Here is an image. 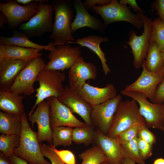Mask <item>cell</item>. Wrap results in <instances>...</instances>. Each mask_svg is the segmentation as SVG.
I'll list each match as a JSON object with an SVG mask.
<instances>
[{
    "label": "cell",
    "instance_id": "cell-1",
    "mask_svg": "<svg viewBox=\"0 0 164 164\" xmlns=\"http://www.w3.org/2000/svg\"><path fill=\"white\" fill-rule=\"evenodd\" d=\"M55 13L53 30L49 38L56 45L72 43L75 39L73 36L71 25L74 16L73 1L69 0H52Z\"/></svg>",
    "mask_w": 164,
    "mask_h": 164
},
{
    "label": "cell",
    "instance_id": "cell-2",
    "mask_svg": "<svg viewBox=\"0 0 164 164\" xmlns=\"http://www.w3.org/2000/svg\"><path fill=\"white\" fill-rule=\"evenodd\" d=\"M22 130L19 146L15 148L14 154L29 164H51L43 156L40 149L37 133L34 131L28 122L26 112L21 115Z\"/></svg>",
    "mask_w": 164,
    "mask_h": 164
},
{
    "label": "cell",
    "instance_id": "cell-3",
    "mask_svg": "<svg viewBox=\"0 0 164 164\" xmlns=\"http://www.w3.org/2000/svg\"><path fill=\"white\" fill-rule=\"evenodd\" d=\"M65 79V74L63 72L44 69L42 70L36 79L39 86L35 90L36 92L35 103L28 116L33 113L35 107L41 102L50 97H58L64 90L63 83Z\"/></svg>",
    "mask_w": 164,
    "mask_h": 164
},
{
    "label": "cell",
    "instance_id": "cell-4",
    "mask_svg": "<svg viewBox=\"0 0 164 164\" xmlns=\"http://www.w3.org/2000/svg\"><path fill=\"white\" fill-rule=\"evenodd\" d=\"M146 125L140 114L138 103L134 99L122 100L115 114L111 129L106 135L116 138L121 132L135 125Z\"/></svg>",
    "mask_w": 164,
    "mask_h": 164
},
{
    "label": "cell",
    "instance_id": "cell-5",
    "mask_svg": "<svg viewBox=\"0 0 164 164\" xmlns=\"http://www.w3.org/2000/svg\"><path fill=\"white\" fill-rule=\"evenodd\" d=\"M102 18L106 26L113 22L119 21L129 22L137 29L144 26V22L137 14H133L130 7L121 4L117 0H111L109 4L102 6L97 5L91 9Z\"/></svg>",
    "mask_w": 164,
    "mask_h": 164
},
{
    "label": "cell",
    "instance_id": "cell-6",
    "mask_svg": "<svg viewBox=\"0 0 164 164\" xmlns=\"http://www.w3.org/2000/svg\"><path fill=\"white\" fill-rule=\"evenodd\" d=\"M36 14L26 22L21 24L18 28L20 31L29 39L41 36L51 33L53 28V7L51 4L39 2Z\"/></svg>",
    "mask_w": 164,
    "mask_h": 164
},
{
    "label": "cell",
    "instance_id": "cell-7",
    "mask_svg": "<svg viewBox=\"0 0 164 164\" xmlns=\"http://www.w3.org/2000/svg\"><path fill=\"white\" fill-rule=\"evenodd\" d=\"M121 93L136 101L139 113L148 127L162 130L164 128V107L162 104L149 101L145 95L136 91L123 89Z\"/></svg>",
    "mask_w": 164,
    "mask_h": 164
},
{
    "label": "cell",
    "instance_id": "cell-8",
    "mask_svg": "<svg viewBox=\"0 0 164 164\" xmlns=\"http://www.w3.org/2000/svg\"><path fill=\"white\" fill-rule=\"evenodd\" d=\"M45 65L41 56L31 60L20 72L8 90L21 95H31L35 91L34 84L39 72L44 69Z\"/></svg>",
    "mask_w": 164,
    "mask_h": 164
},
{
    "label": "cell",
    "instance_id": "cell-9",
    "mask_svg": "<svg viewBox=\"0 0 164 164\" xmlns=\"http://www.w3.org/2000/svg\"><path fill=\"white\" fill-rule=\"evenodd\" d=\"M137 14L143 20V32L141 35L138 36L135 31H130L129 32V41L127 42L132 49L134 58L133 65L137 69L142 67L145 58L149 45L152 22V21L143 13Z\"/></svg>",
    "mask_w": 164,
    "mask_h": 164
},
{
    "label": "cell",
    "instance_id": "cell-10",
    "mask_svg": "<svg viewBox=\"0 0 164 164\" xmlns=\"http://www.w3.org/2000/svg\"><path fill=\"white\" fill-rule=\"evenodd\" d=\"M39 2H34L22 5L15 0H10L5 3L0 2V11L7 19L9 29L15 30L35 16L38 12L37 6Z\"/></svg>",
    "mask_w": 164,
    "mask_h": 164
},
{
    "label": "cell",
    "instance_id": "cell-11",
    "mask_svg": "<svg viewBox=\"0 0 164 164\" xmlns=\"http://www.w3.org/2000/svg\"><path fill=\"white\" fill-rule=\"evenodd\" d=\"M81 48L71 46L70 43L56 45L48 56L49 60L44 69L63 71L70 69L77 60L81 56Z\"/></svg>",
    "mask_w": 164,
    "mask_h": 164
},
{
    "label": "cell",
    "instance_id": "cell-12",
    "mask_svg": "<svg viewBox=\"0 0 164 164\" xmlns=\"http://www.w3.org/2000/svg\"><path fill=\"white\" fill-rule=\"evenodd\" d=\"M122 100L121 95L100 104L92 106L91 118L92 125L107 135L111 127L115 114Z\"/></svg>",
    "mask_w": 164,
    "mask_h": 164
},
{
    "label": "cell",
    "instance_id": "cell-13",
    "mask_svg": "<svg viewBox=\"0 0 164 164\" xmlns=\"http://www.w3.org/2000/svg\"><path fill=\"white\" fill-rule=\"evenodd\" d=\"M46 100L50 106L49 117L51 129L62 126L75 128L88 125L77 118L70 109L56 97H52Z\"/></svg>",
    "mask_w": 164,
    "mask_h": 164
},
{
    "label": "cell",
    "instance_id": "cell-14",
    "mask_svg": "<svg viewBox=\"0 0 164 164\" xmlns=\"http://www.w3.org/2000/svg\"><path fill=\"white\" fill-rule=\"evenodd\" d=\"M142 67V71L138 78L127 85L124 90L141 93L153 103L157 87L164 78V71L158 73L150 72L147 70L143 65Z\"/></svg>",
    "mask_w": 164,
    "mask_h": 164
},
{
    "label": "cell",
    "instance_id": "cell-15",
    "mask_svg": "<svg viewBox=\"0 0 164 164\" xmlns=\"http://www.w3.org/2000/svg\"><path fill=\"white\" fill-rule=\"evenodd\" d=\"M97 74L96 66L91 62H86L81 56L70 69L69 86L72 90L78 92L86 80L95 79Z\"/></svg>",
    "mask_w": 164,
    "mask_h": 164
},
{
    "label": "cell",
    "instance_id": "cell-16",
    "mask_svg": "<svg viewBox=\"0 0 164 164\" xmlns=\"http://www.w3.org/2000/svg\"><path fill=\"white\" fill-rule=\"evenodd\" d=\"M57 98L67 106L73 113L79 115L87 125L93 126L91 118L92 106L78 92L73 91L69 85H66L62 94Z\"/></svg>",
    "mask_w": 164,
    "mask_h": 164
},
{
    "label": "cell",
    "instance_id": "cell-17",
    "mask_svg": "<svg viewBox=\"0 0 164 164\" xmlns=\"http://www.w3.org/2000/svg\"><path fill=\"white\" fill-rule=\"evenodd\" d=\"M50 106L48 102L44 100L37 105L35 111L29 116V121L31 123L32 129L36 123L37 125V135L39 143L47 141L52 145V130L49 117Z\"/></svg>",
    "mask_w": 164,
    "mask_h": 164
},
{
    "label": "cell",
    "instance_id": "cell-18",
    "mask_svg": "<svg viewBox=\"0 0 164 164\" xmlns=\"http://www.w3.org/2000/svg\"><path fill=\"white\" fill-rule=\"evenodd\" d=\"M73 4L76 14L71 25L72 33L78 29L85 27L104 33L106 26L104 23L100 19L91 15L81 0H74Z\"/></svg>",
    "mask_w": 164,
    "mask_h": 164
},
{
    "label": "cell",
    "instance_id": "cell-19",
    "mask_svg": "<svg viewBox=\"0 0 164 164\" xmlns=\"http://www.w3.org/2000/svg\"><path fill=\"white\" fill-rule=\"evenodd\" d=\"M78 93L92 106L104 102L117 95L116 88L111 83L108 84L104 87L100 88L85 83Z\"/></svg>",
    "mask_w": 164,
    "mask_h": 164
},
{
    "label": "cell",
    "instance_id": "cell-20",
    "mask_svg": "<svg viewBox=\"0 0 164 164\" xmlns=\"http://www.w3.org/2000/svg\"><path fill=\"white\" fill-rule=\"evenodd\" d=\"M30 61L19 60L0 61V90H9L19 73Z\"/></svg>",
    "mask_w": 164,
    "mask_h": 164
},
{
    "label": "cell",
    "instance_id": "cell-21",
    "mask_svg": "<svg viewBox=\"0 0 164 164\" xmlns=\"http://www.w3.org/2000/svg\"><path fill=\"white\" fill-rule=\"evenodd\" d=\"M95 142L102 150L109 164H121L124 157L116 138L109 137L98 130Z\"/></svg>",
    "mask_w": 164,
    "mask_h": 164
},
{
    "label": "cell",
    "instance_id": "cell-22",
    "mask_svg": "<svg viewBox=\"0 0 164 164\" xmlns=\"http://www.w3.org/2000/svg\"><path fill=\"white\" fill-rule=\"evenodd\" d=\"M41 50L0 43V61L5 60H19L30 61L41 56Z\"/></svg>",
    "mask_w": 164,
    "mask_h": 164
},
{
    "label": "cell",
    "instance_id": "cell-23",
    "mask_svg": "<svg viewBox=\"0 0 164 164\" xmlns=\"http://www.w3.org/2000/svg\"><path fill=\"white\" fill-rule=\"evenodd\" d=\"M109 40V38L107 37L91 35L75 39V41L72 43L79 44L81 46L86 47L94 53L101 60L104 74L107 75L111 72V70L107 63L105 54L101 48L100 44Z\"/></svg>",
    "mask_w": 164,
    "mask_h": 164
},
{
    "label": "cell",
    "instance_id": "cell-24",
    "mask_svg": "<svg viewBox=\"0 0 164 164\" xmlns=\"http://www.w3.org/2000/svg\"><path fill=\"white\" fill-rule=\"evenodd\" d=\"M24 97L9 90H0V109L5 112L21 115L25 112Z\"/></svg>",
    "mask_w": 164,
    "mask_h": 164
},
{
    "label": "cell",
    "instance_id": "cell-25",
    "mask_svg": "<svg viewBox=\"0 0 164 164\" xmlns=\"http://www.w3.org/2000/svg\"><path fill=\"white\" fill-rule=\"evenodd\" d=\"M0 43L4 45H12L19 47L31 48L51 51L56 46L53 42L47 45L39 44L31 41L24 33L20 31H15L12 36L6 37L1 36L0 37Z\"/></svg>",
    "mask_w": 164,
    "mask_h": 164
},
{
    "label": "cell",
    "instance_id": "cell-26",
    "mask_svg": "<svg viewBox=\"0 0 164 164\" xmlns=\"http://www.w3.org/2000/svg\"><path fill=\"white\" fill-rule=\"evenodd\" d=\"M22 130L21 115L0 111V132L2 134L20 137Z\"/></svg>",
    "mask_w": 164,
    "mask_h": 164
},
{
    "label": "cell",
    "instance_id": "cell-27",
    "mask_svg": "<svg viewBox=\"0 0 164 164\" xmlns=\"http://www.w3.org/2000/svg\"><path fill=\"white\" fill-rule=\"evenodd\" d=\"M145 59L142 65L147 70L155 73L164 71L161 52L155 42L149 43Z\"/></svg>",
    "mask_w": 164,
    "mask_h": 164
},
{
    "label": "cell",
    "instance_id": "cell-28",
    "mask_svg": "<svg viewBox=\"0 0 164 164\" xmlns=\"http://www.w3.org/2000/svg\"><path fill=\"white\" fill-rule=\"evenodd\" d=\"M97 132L93 126L75 128L72 132L73 142L77 144L87 146L95 142Z\"/></svg>",
    "mask_w": 164,
    "mask_h": 164
},
{
    "label": "cell",
    "instance_id": "cell-29",
    "mask_svg": "<svg viewBox=\"0 0 164 164\" xmlns=\"http://www.w3.org/2000/svg\"><path fill=\"white\" fill-rule=\"evenodd\" d=\"M52 145L55 148L58 146H70L72 143L73 129L67 126L55 127L52 129Z\"/></svg>",
    "mask_w": 164,
    "mask_h": 164
},
{
    "label": "cell",
    "instance_id": "cell-30",
    "mask_svg": "<svg viewBox=\"0 0 164 164\" xmlns=\"http://www.w3.org/2000/svg\"><path fill=\"white\" fill-rule=\"evenodd\" d=\"M78 156L82 160L80 164H101L107 161L102 150L97 145L83 151Z\"/></svg>",
    "mask_w": 164,
    "mask_h": 164
},
{
    "label": "cell",
    "instance_id": "cell-31",
    "mask_svg": "<svg viewBox=\"0 0 164 164\" xmlns=\"http://www.w3.org/2000/svg\"><path fill=\"white\" fill-rule=\"evenodd\" d=\"M138 136L130 141L120 145L124 158L129 159L139 164H145L141 158L138 146Z\"/></svg>",
    "mask_w": 164,
    "mask_h": 164
},
{
    "label": "cell",
    "instance_id": "cell-32",
    "mask_svg": "<svg viewBox=\"0 0 164 164\" xmlns=\"http://www.w3.org/2000/svg\"><path fill=\"white\" fill-rule=\"evenodd\" d=\"M156 43L162 53L164 52V22L159 17L152 22V30L149 42Z\"/></svg>",
    "mask_w": 164,
    "mask_h": 164
},
{
    "label": "cell",
    "instance_id": "cell-33",
    "mask_svg": "<svg viewBox=\"0 0 164 164\" xmlns=\"http://www.w3.org/2000/svg\"><path fill=\"white\" fill-rule=\"evenodd\" d=\"M20 143V137L15 135L2 134L0 136V151L6 156L11 157L13 151Z\"/></svg>",
    "mask_w": 164,
    "mask_h": 164
},
{
    "label": "cell",
    "instance_id": "cell-34",
    "mask_svg": "<svg viewBox=\"0 0 164 164\" xmlns=\"http://www.w3.org/2000/svg\"><path fill=\"white\" fill-rule=\"evenodd\" d=\"M143 125H144L139 124L135 125L118 134L116 138L119 144L121 145L129 142L137 136L139 129Z\"/></svg>",
    "mask_w": 164,
    "mask_h": 164
},
{
    "label": "cell",
    "instance_id": "cell-35",
    "mask_svg": "<svg viewBox=\"0 0 164 164\" xmlns=\"http://www.w3.org/2000/svg\"><path fill=\"white\" fill-rule=\"evenodd\" d=\"M40 147L43 156L48 158L51 164H66L54 151L52 145L40 143Z\"/></svg>",
    "mask_w": 164,
    "mask_h": 164
},
{
    "label": "cell",
    "instance_id": "cell-36",
    "mask_svg": "<svg viewBox=\"0 0 164 164\" xmlns=\"http://www.w3.org/2000/svg\"><path fill=\"white\" fill-rule=\"evenodd\" d=\"M152 146L138 137V146L139 153L144 161L152 155Z\"/></svg>",
    "mask_w": 164,
    "mask_h": 164
},
{
    "label": "cell",
    "instance_id": "cell-37",
    "mask_svg": "<svg viewBox=\"0 0 164 164\" xmlns=\"http://www.w3.org/2000/svg\"><path fill=\"white\" fill-rule=\"evenodd\" d=\"M137 136L151 145H153L156 142V138L155 135L149 130L146 125L141 127Z\"/></svg>",
    "mask_w": 164,
    "mask_h": 164
},
{
    "label": "cell",
    "instance_id": "cell-38",
    "mask_svg": "<svg viewBox=\"0 0 164 164\" xmlns=\"http://www.w3.org/2000/svg\"><path fill=\"white\" fill-rule=\"evenodd\" d=\"M54 151L66 164H77L73 153L69 150H58L53 146Z\"/></svg>",
    "mask_w": 164,
    "mask_h": 164
},
{
    "label": "cell",
    "instance_id": "cell-39",
    "mask_svg": "<svg viewBox=\"0 0 164 164\" xmlns=\"http://www.w3.org/2000/svg\"><path fill=\"white\" fill-rule=\"evenodd\" d=\"M151 7L157 10V15L164 22V0H156L151 4Z\"/></svg>",
    "mask_w": 164,
    "mask_h": 164
},
{
    "label": "cell",
    "instance_id": "cell-40",
    "mask_svg": "<svg viewBox=\"0 0 164 164\" xmlns=\"http://www.w3.org/2000/svg\"><path fill=\"white\" fill-rule=\"evenodd\" d=\"M164 101V78L157 87L153 103L162 104Z\"/></svg>",
    "mask_w": 164,
    "mask_h": 164
},
{
    "label": "cell",
    "instance_id": "cell-41",
    "mask_svg": "<svg viewBox=\"0 0 164 164\" xmlns=\"http://www.w3.org/2000/svg\"><path fill=\"white\" fill-rule=\"evenodd\" d=\"M111 0H86L83 3L86 9L89 10L93 6L97 5L98 6H102L109 4Z\"/></svg>",
    "mask_w": 164,
    "mask_h": 164
},
{
    "label": "cell",
    "instance_id": "cell-42",
    "mask_svg": "<svg viewBox=\"0 0 164 164\" xmlns=\"http://www.w3.org/2000/svg\"><path fill=\"white\" fill-rule=\"evenodd\" d=\"M119 2L121 4L124 5L128 4L133 10L136 12L137 13H143L144 12L138 5L136 1L135 0H120Z\"/></svg>",
    "mask_w": 164,
    "mask_h": 164
},
{
    "label": "cell",
    "instance_id": "cell-43",
    "mask_svg": "<svg viewBox=\"0 0 164 164\" xmlns=\"http://www.w3.org/2000/svg\"><path fill=\"white\" fill-rule=\"evenodd\" d=\"M10 158L12 164H28L26 161L14 154Z\"/></svg>",
    "mask_w": 164,
    "mask_h": 164
},
{
    "label": "cell",
    "instance_id": "cell-44",
    "mask_svg": "<svg viewBox=\"0 0 164 164\" xmlns=\"http://www.w3.org/2000/svg\"><path fill=\"white\" fill-rule=\"evenodd\" d=\"M0 164H12L10 157L1 152L0 153Z\"/></svg>",
    "mask_w": 164,
    "mask_h": 164
},
{
    "label": "cell",
    "instance_id": "cell-45",
    "mask_svg": "<svg viewBox=\"0 0 164 164\" xmlns=\"http://www.w3.org/2000/svg\"><path fill=\"white\" fill-rule=\"evenodd\" d=\"M8 24L7 19L5 15L2 12L0 13V28L4 29L5 26Z\"/></svg>",
    "mask_w": 164,
    "mask_h": 164
},
{
    "label": "cell",
    "instance_id": "cell-46",
    "mask_svg": "<svg viewBox=\"0 0 164 164\" xmlns=\"http://www.w3.org/2000/svg\"><path fill=\"white\" fill-rule=\"evenodd\" d=\"M17 2L19 4H22L24 5H27L32 2L37 1L39 2L48 3V0H16Z\"/></svg>",
    "mask_w": 164,
    "mask_h": 164
},
{
    "label": "cell",
    "instance_id": "cell-47",
    "mask_svg": "<svg viewBox=\"0 0 164 164\" xmlns=\"http://www.w3.org/2000/svg\"><path fill=\"white\" fill-rule=\"evenodd\" d=\"M132 160L126 158H124L121 164H136Z\"/></svg>",
    "mask_w": 164,
    "mask_h": 164
},
{
    "label": "cell",
    "instance_id": "cell-48",
    "mask_svg": "<svg viewBox=\"0 0 164 164\" xmlns=\"http://www.w3.org/2000/svg\"><path fill=\"white\" fill-rule=\"evenodd\" d=\"M153 164H164V159L159 158L155 159Z\"/></svg>",
    "mask_w": 164,
    "mask_h": 164
},
{
    "label": "cell",
    "instance_id": "cell-49",
    "mask_svg": "<svg viewBox=\"0 0 164 164\" xmlns=\"http://www.w3.org/2000/svg\"><path fill=\"white\" fill-rule=\"evenodd\" d=\"M161 53H162V59L163 60L164 66V52H163V53L161 52Z\"/></svg>",
    "mask_w": 164,
    "mask_h": 164
},
{
    "label": "cell",
    "instance_id": "cell-50",
    "mask_svg": "<svg viewBox=\"0 0 164 164\" xmlns=\"http://www.w3.org/2000/svg\"><path fill=\"white\" fill-rule=\"evenodd\" d=\"M101 164H109V163H108V162L107 161H105V162L102 163Z\"/></svg>",
    "mask_w": 164,
    "mask_h": 164
},
{
    "label": "cell",
    "instance_id": "cell-51",
    "mask_svg": "<svg viewBox=\"0 0 164 164\" xmlns=\"http://www.w3.org/2000/svg\"><path fill=\"white\" fill-rule=\"evenodd\" d=\"M162 104L163 105L164 107V101H163V102H162Z\"/></svg>",
    "mask_w": 164,
    "mask_h": 164
},
{
    "label": "cell",
    "instance_id": "cell-52",
    "mask_svg": "<svg viewBox=\"0 0 164 164\" xmlns=\"http://www.w3.org/2000/svg\"><path fill=\"white\" fill-rule=\"evenodd\" d=\"M162 130L164 132V128L162 129Z\"/></svg>",
    "mask_w": 164,
    "mask_h": 164
}]
</instances>
